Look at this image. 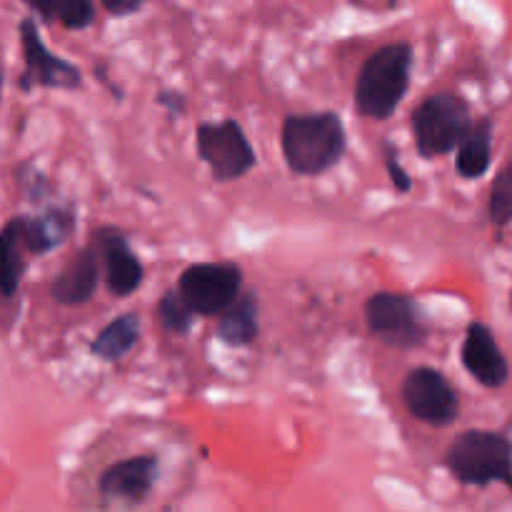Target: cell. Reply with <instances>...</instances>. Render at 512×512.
<instances>
[{
  "label": "cell",
  "instance_id": "obj_1",
  "mask_svg": "<svg viewBox=\"0 0 512 512\" xmlns=\"http://www.w3.org/2000/svg\"><path fill=\"white\" fill-rule=\"evenodd\" d=\"M285 165L298 178H320L333 170L348 150L345 123L335 110L285 115L280 125Z\"/></svg>",
  "mask_w": 512,
  "mask_h": 512
},
{
  "label": "cell",
  "instance_id": "obj_2",
  "mask_svg": "<svg viewBox=\"0 0 512 512\" xmlns=\"http://www.w3.org/2000/svg\"><path fill=\"white\" fill-rule=\"evenodd\" d=\"M413 58V45L403 40L380 45L375 53H370L355 78V113L370 120L393 118L408 95Z\"/></svg>",
  "mask_w": 512,
  "mask_h": 512
},
{
  "label": "cell",
  "instance_id": "obj_3",
  "mask_svg": "<svg viewBox=\"0 0 512 512\" xmlns=\"http://www.w3.org/2000/svg\"><path fill=\"white\" fill-rule=\"evenodd\" d=\"M450 475L465 488L505 485L512 490V440L500 430L470 428L453 440L445 455Z\"/></svg>",
  "mask_w": 512,
  "mask_h": 512
},
{
  "label": "cell",
  "instance_id": "obj_4",
  "mask_svg": "<svg viewBox=\"0 0 512 512\" xmlns=\"http://www.w3.org/2000/svg\"><path fill=\"white\" fill-rule=\"evenodd\" d=\"M475 118L470 103L460 93L440 90L428 95L420 105H415L410 115L415 150L423 160L445 158L455 153L460 140L473 128Z\"/></svg>",
  "mask_w": 512,
  "mask_h": 512
},
{
  "label": "cell",
  "instance_id": "obj_5",
  "mask_svg": "<svg viewBox=\"0 0 512 512\" xmlns=\"http://www.w3.org/2000/svg\"><path fill=\"white\" fill-rule=\"evenodd\" d=\"M365 323L373 338L388 348L408 353L428 343L430 325L425 310L413 295L378 290L365 300Z\"/></svg>",
  "mask_w": 512,
  "mask_h": 512
},
{
  "label": "cell",
  "instance_id": "obj_6",
  "mask_svg": "<svg viewBox=\"0 0 512 512\" xmlns=\"http://www.w3.org/2000/svg\"><path fill=\"white\" fill-rule=\"evenodd\" d=\"M195 153L208 165L215 183H235L258 163L243 125L233 118L203 120L195 125Z\"/></svg>",
  "mask_w": 512,
  "mask_h": 512
},
{
  "label": "cell",
  "instance_id": "obj_7",
  "mask_svg": "<svg viewBox=\"0 0 512 512\" xmlns=\"http://www.w3.org/2000/svg\"><path fill=\"white\" fill-rule=\"evenodd\" d=\"M178 290L200 318H218L243 293V268L233 260L193 263L180 273Z\"/></svg>",
  "mask_w": 512,
  "mask_h": 512
},
{
  "label": "cell",
  "instance_id": "obj_8",
  "mask_svg": "<svg viewBox=\"0 0 512 512\" xmlns=\"http://www.w3.org/2000/svg\"><path fill=\"white\" fill-rule=\"evenodd\" d=\"M20 50H23V73L18 78V88L30 93L35 88L48 90H80L83 73L70 60L58 58L40 38V28L35 18H23L18 23Z\"/></svg>",
  "mask_w": 512,
  "mask_h": 512
},
{
  "label": "cell",
  "instance_id": "obj_9",
  "mask_svg": "<svg viewBox=\"0 0 512 512\" xmlns=\"http://www.w3.org/2000/svg\"><path fill=\"white\" fill-rule=\"evenodd\" d=\"M405 408L430 428H448L460 418V398L450 380L433 365H418L400 385Z\"/></svg>",
  "mask_w": 512,
  "mask_h": 512
},
{
  "label": "cell",
  "instance_id": "obj_10",
  "mask_svg": "<svg viewBox=\"0 0 512 512\" xmlns=\"http://www.w3.org/2000/svg\"><path fill=\"white\" fill-rule=\"evenodd\" d=\"M90 243L98 248L103 260V280L105 288L113 298H130L145 280L143 260L130 248V240L125 230L115 225H100L90 235Z\"/></svg>",
  "mask_w": 512,
  "mask_h": 512
},
{
  "label": "cell",
  "instance_id": "obj_11",
  "mask_svg": "<svg viewBox=\"0 0 512 512\" xmlns=\"http://www.w3.org/2000/svg\"><path fill=\"white\" fill-rule=\"evenodd\" d=\"M158 478V455H133V458L118 460L100 473L98 493L108 503L140 505L150 498Z\"/></svg>",
  "mask_w": 512,
  "mask_h": 512
},
{
  "label": "cell",
  "instance_id": "obj_12",
  "mask_svg": "<svg viewBox=\"0 0 512 512\" xmlns=\"http://www.w3.org/2000/svg\"><path fill=\"white\" fill-rule=\"evenodd\" d=\"M460 363L468 370L470 378L488 390L503 388L510 380V363L500 350L495 333L490 325L473 320L465 330L463 348H460Z\"/></svg>",
  "mask_w": 512,
  "mask_h": 512
},
{
  "label": "cell",
  "instance_id": "obj_13",
  "mask_svg": "<svg viewBox=\"0 0 512 512\" xmlns=\"http://www.w3.org/2000/svg\"><path fill=\"white\" fill-rule=\"evenodd\" d=\"M100 253L93 243L75 250L50 283V298L58 305H85L95 298L100 285Z\"/></svg>",
  "mask_w": 512,
  "mask_h": 512
},
{
  "label": "cell",
  "instance_id": "obj_14",
  "mask_svg": "<svg viewBox=\"0 0 512 512\" xmlns=\"http://www.w3.org/2000/svg\"><path fill=\"white\" fill-rule=\"evenodd\" d=\"M20 238L30 255H48L50 250L60 248L70 235L75 233L73 208L65 205H48L35 215H18Z\"/></svg>",
  "mask_w": 512,
  "mask_h": 512
},
{
  "label": "cell",
  "instance_id": "obj_15",
  "mask_svg": "<svg viewBox=\"0 0 512 512\" xmlns=\"http://www.w3.org/2000/svg\"><path fill=\"white\" fill-rule=\"evenodd\" d=\"M495 118L480 115L455 150V173L463 180H480L493 165Z\"/></svg>",
  "mask_w": 512,
  "mask_h": 512
},
{
  "label": "cell",
  "instance_id": "obj_16",
  "mask_svg": "<svg viewBox=\"0 0 512 512\" xmlns=\"http://www.w3.org/2000/svg\"><path fill=\"white\" fill-rule=\"evenodd\" d=\"M215 335L228 348H248L260 335V305L255 293H240L225 313L218 315Z\"/></svg>",
  "mask_w": 512,
  "mask_h": 512
},
{
  "label": "cell",
  "instance_id": "obj_17",
  "mask_svg": "<svg viewBox=\"0 0 512 512\" xmlns=\"http://www.w3.org/2000/svg\"><path fill=\"white\" fill-rule=\"evenodd\" d=\"M140 330L143 328H140L138 313L118 315L105 328L98 330V335L90 343V355L103 360V363H118L138 345Z\"/></svg>",
  "mask_w": 512,
  "mask_h": 512
},
{
  "label": "cell",
  "instance_id": "obj_18",
  "mask_svg": "<svg viewBox=\"0 0 512 512\" xmlns=\"http://www.w3.org/2000/svg\"><path fill=\"white\" fill-rule=\"evenodd\" d=\"M25 255L30 253L20 238L18 215H13L0 230V293L5 300L15 298L18 293L25 275Z\"/></svg>",
  "mask_w": 512,
  "mask_h": 512
},
{
  "label": "cell",
  "instance_id": "obj_19",
  "mask_svg": "<svg viewBox=\"0 0 512 512\" xmlns=\"http://www.w3.org/2000/svg\"><path fill=\"white\" fill-rule=\"evenodd\" d=\"M155 318H158L160 328H163L165 333L185 338V335L193 330L198 313L190 308V303L183 298L178 285H175V288H170L168 293L158 300V305H155Z\"/></svg>",
  "mask_w": 512,
  "mask_h": 512
},
{
  "label": "cell",
  "instance_id": "obj_20",
  "mask_svg": "<svg viewBox=\"0 0 512 512\" xmlns=\"http://www.w3.org/2000/svg\"><path fill=\"white\" fill-rule=\"evenodd\" d=\"M488 215L495 228L512 225V160L495 175L493 188H490Z\"/></svg>",
  "mask_w": 512,
  "mask_h": 512
},
{
  "label": "cell",
  "instance_id": "obj_21",
  "mask_svg": "<svg viewBox=\"0 0 512 512\" xmlns=\"http://www.w3.org/2000/svg\"><path fill=\"white\" fill-rule=\"evenodd\" d=\"M55 20L68 30H85L95 20L93 0H55Z\"/></svg>",
  "mask_w": 512,
  "mask_h": 512
},
{
  "label": "cell",
  "instance_id": "obj_22",
  "mask_svg": "<svg viewBox=\"0 0 512 512\" xmlns=\"http://www.w3.org/2000/svg\"><path fill=\"white\" fill-rule=\"evenodd\" d=\"M380 150H383V165L385 170H388V178L390 183H393L395 193H410V190H413V178H410L408 168H405L403 160H400L398 148H395L390 140H383V143H380Z\"/></svg>",
  "mask_w": 512,
  "mask_h": 512
},
{
  "label": "cell",
  "instance_id": "obj_23",
  "mask_svg": "<svg viewBox=\"0 0 512 512\" xmlns=\"http://www.w3.org/2000/svg\"><path fill=\"white\" fill-rule=\"evenodd\" d=\"M155 103H158L165 113L173 115V118H183V115L188 113V100H185V95L180 93V90H158Z\"/></svg>",
  "mask_w": 512,
  "mask_h": 512
},
{
  "label": "cell",
  "instance_id": "obj_24",
  "mask_svg": "<svg viewBox=\"0 0 512 512\" xmlns=\"http://www.w3.org/2000/svg\"><path fill=\"white\" fill-rule=\"evenodd\" d=\"M105 10H108L113 18H128V15L138 13L145 5V0H100Z\"/></svg>",
  "mask_w": 512,
  "mask_h": 512
},
{
  "label": "cell",
  "instance_id": "obj_25",
  "mask_svg": "<svg viewBox=\"0 0 512 512\" xmlns=\"http://www.w3.org/2000/svg\"><path fill=\"white\" fill-rule=\"evenodd\" d=\"M40 20L45 23H55V0H23Z\"/></svg>",
  "mask_w": 512,
  "mask_h": 512
},
{
  "label": "cell",
  "instance_id": "obj_26",
  "mask_svg": "<svg viewBox=\"0 0 512 512\" xmlns=\"http://www.w3.org/2000/svg\"><path fill=\"white\" fill-rule=\"evenodd\" d=\"M510 310H512V293H510Z\"/></svg>",
  "mask_w": 512,
  "mask_h": 512
}]
</instances>
